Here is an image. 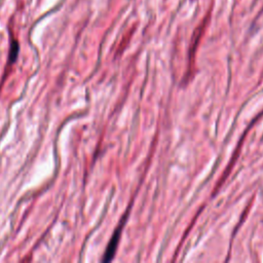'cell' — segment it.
Segmentation results:
<instances>
[{
	"label": "cell",
	"instance_id": "obj_2",
	"mask_svg": "<svg viewBox=\"0 0 263 263\" xmlns=\"http://www.w3.org/2000/svg\"><path fill=\"white\" fill-rule=\"evenodd\" d=\"M20 51V45L16 40H12L10 43V49H9V54H8V61L9 64H12L16 61L17 55Z\"/></svg>",
	"mask_w": 263,
	"mask_h": 263
},
{
	"label": "cell",
	"instance_id": "obj_1",
	"mask_svg": "<svg viewBox=\"0 0 263 263\" xmlns=\"http://www.w3.org/2000/svg\"><path fill=\"white\" fill-rule=\"evenodd\" d=\"M127 216H128V212L123 215L119 225L114 230V232H113V234H112V236L110 238V241L107 245L106 251L104 253V257L102 259L103 262H109V261H111L113 259V257L115 255V252H116V249H117V246H118V242H119V237H120V234H121V231H122V227H123V225L125 223V219L127 218Z\"/></svg>",
	"mask_w": 263,
	"mask_h": 263
}]
</instances>
